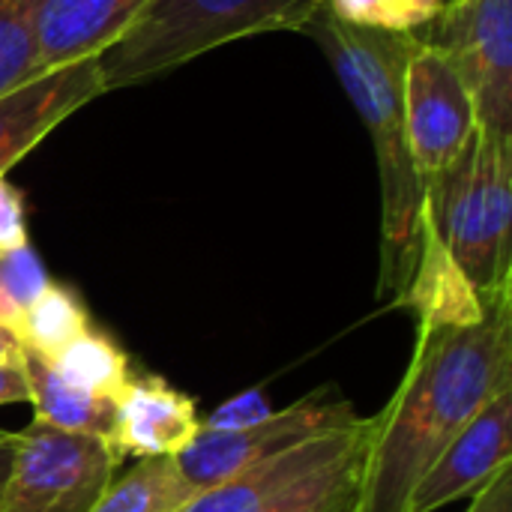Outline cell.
<instances>
[{
	"label": "cell",
	"mask_w": 512,
	"mask_h": 512,
	"mask_svg": "<svg viewBox=\"0 0 512 512\" xmlns=\"http://www.w3.org/2000/svg\"><path fill=\"white\" fill-rule=\"evenodd\" d=\"M468 512H512V465L474 495Z\"/></svg>",
	"instance_id": "25"
},
{
	"label": "cell",
	"mask_w": 512,
	"mask_h": 512,
	"mask_svg": "<svg viewBox=\"0 0 512 512\" xmlns=\"http://www.w3.org/2000/svg\"><path fill=\"white\" fill-rule=\"evenodd\" d=\"M396 306L414 309L417 330L432 327H471L483 318L486 300L447 252L441 237L435 234L426 210L420 222V252L414 273L396 300Z\"/></svg>",
	"instance_id": "14"
},
{
	"label": "cell",
	"mask_w": 512,
	"mask_h": 512,
	"mask_svg": "<svg viewBox=\"0 0 512 512\" xmlns=\"http://www.w3.org/2000/svg\"><path fill=\"white\" fill-rule=\"evenodd\" d=\"M102 75L93 60L42 72L0 96V174H9L39 141L90 99L102 96Z\"/></svg>",
	"instance_id": "10"
},
{
	"label": "cell",
	"mask_w": 512,
	"mask_h": 512,
	"mask_svg": "<svg viewBox=\"0 0 512 512\" xmlns=\"http://www.w3.org/2000/svg\"><path fill=\"white\" fill-rule=\"evenodd\" d=\"M420 36L465 78L480 129L512 138V0H450Z\"/></svg>",
	"instance_id": "6"
},
{
	"label": "cell",
	"mask_w": 512,
	"mask_h": 512,
	"mask_svg": "<svg viewBox=\"0 0 512 512\" xmlns=\"http://www.w3.org/2000/svg\"><path fill=\"white\" fill-rule=\"evenodd\" d=\"M201 420L195 402L162 378H132L117 402V432L114 447L120 459H159L177 456L198 435Z\"/></svg>",
	"instance_id": "12"
},
{
	"label": "cell",
	"mask_w": 512,
	"mask_h": 512,
	"mask_svg": "<svg viewBox=\"0 0 512 512\" xmlns=\"http://www.w3.org/2000/svg\"><path fill=\"white\" fill-rule=\"evenodd\" d=\"M483 300L486 312L471 327L417 330L399 390L372 417L357 512H408L423 474L512 384V294Z\"/></svg>",
	"instance_id": "1"
},
{
	"label": "cell",
	"mask_w": 512,
	"mask_h": 512,
	"mask_svg": "<svg viewBox=\"0 0 512 512\" xmlns=\"http://www.w3.org/2000/svg\"><path fill=\"white\" fill-rule=\"evenodd\" d=\"M123 459L114 447L33 420L15 432L0 512H90Z\"/></svg>",
	"instance_id": "5"
},
{
	"label": "cell",
	"mask_w": 512,
	"mask_h": 512,
	"mask_svg": "<svg viewBox=\"0 0 512 512\" xmlns=\"http://www.w3.org/2000/svg\"><path fill=\"white\" fill-rule=\"evenodd\" d=\"M195 495L174 456L138 459L135 468L105 486L90 512H180Z\"/></svg>",
	"instance_id": "17"
},
{
	"label": "cell",
	"mask_w": 512,
	"mask_h": 512,
	"mask_svg": "<svg viewBox=\"0 0 512 512\" xmlns=\"http://www.w3.org/2000/svg\"><path fill=\"white\" fill-rule=\"evenodd\" d=\"M512 459V384L498 390L477 417L450 441L411 492L408 512H435L477 495Z\"/></svg>",
	"instance_id": "9"
},
{
	"label": "cell",
	"mask_w": 512,
	"mask_h": 512,
	"mask_svg": "<svg viewBox=\"0 0 512 512\" xmlns=\"http://www.w3.org/2000/svg\"><path fill=\"white\" fill-rule=\"evenodd\" d=\"M30 243L27 240V213L21 192L0 174V255Z\"/></svg>",
	"instance_id": "24"
},
{
	"label": "cell",
	"mask_w": 512,
	"mask_h": 512,
	"mask_svg": "<svg viewBox=\"0 0 512 512\" xmlns=\"http://www.w3.org/2000/svg\"><path fill=\"white\" fill-rule=\"evenodd\" d=\"M366 435H369V420L360 417L348 429H336V432H327L321 438H312V441H306V444H300L282 456L249 465V468L225 477L222 483L201 489L180 512H252L264 498H270L282 486L294 483L306 471H312V468L336 459L339 453L351 450Z\"/></svg>",
	"instance_id": "13"
},
{
	"label": "cell",
	"mask_w": 512,
	"mask_h": 512,
	"mask_svg": "<svg viewBox=\"0 0 512 512\" xmlns=\"http://www.w3.org/2000/svg\"><path fill=\"white\" fill-rule=\"evenodd\" d=\"M423 210L480 297L512 294V138L477 129L465 153L426 180Z\"/></svg>",
	"instance_id": "4"
},
{
	"label": "cell",
	"mask_w": 512,
	"mask_h": 512,
	"mask_svg": "<svg viewBox=\"0 0 512 512\" xmlns=\"http://www.w3.org/2000/svg\"><path fill=\"white\" fill-rule=\"evenodd\" d=\"M21 369L27 378L30 405L36 411L33 420L54 426L60 432L87 435L108 447H114L117 432V402L90 396L78 387H72L42 354L21 348ZM117 450V447H114ZM120 456V453H117Z\"/></svg>",
	"instance_id": "15"
},
{
	"label": "cell",
	"mask_w": 512,
	"mask_h": 512,
	"mask_svg": "<svg viewBox=\"0 0 512 512\" xmlns=\"http://www.w3.org/2000/svg\"><path fill=\"white\" fill-rule=\"evenodd\" d=\"M369 432H372V417H369ZM366 447H369V435L351 450L339 453L336 459L282 486L252 512H357L360 489H363Z\"/></svg>",
	"instance_id": "16"
},
{
	"label": "cell",
	"mask_w": 512,
	"mask_h": 512,
	"mask_svg": "<svg viewBox=\"0 0 512 512\" xmlns=\"http://www.w3.org/2000/svg\"><path fill=\"white\" fill-rule=\"evenodd\" d=\"M42 0H0V96L36 78V9Z\"/></svg>",
	"instance_id": "21"
},
{
	"label": "cell",
	"mask_w": 512,
	"mask_h": 512,
	"mask_svg": "<svg viewBox=\"0 0 512 512\" xmlns=\"http://www.w3.org/2000/svg\"><path fill=\"white\" fill-rule=\"evenodd\" d=\"M150 0H42L36 9L33 72L99 57Z\"/></svg>",
	"instance_id": "11"
},
{
	"label": "cell",
	"mask_w": 512,
	"mask_h": 512,
	"mask_svg": "<svg viewBox=\"0 0 512 512\" xmlns=\"http://www.w3.org/2000/svg\"><path fill=\"white\" fill-rule=\"evenodd\" d=\"M447 3L450 0H324V9L348 27L420 36Z\"/></svg>",
	"instance_id": "20"
},
{
	"label": "cell",
	"mask_w": 512,
	"mask_h": 512,
	"mask_svg": "<svg viewBox=\"0 0 512 512\" xmlns=\"http://www.w3.org/2000/svg\"><path fill=\"white\" fill-rule=\"evenodd\" d=\"M51 366L78 390L99 396V399H111L120 402V396L126 393L132 372H129V357L123 354V348L108 339L99 330H87L78 339H72L54 360Z\"/></svg>",
	"instance_id": "18"
},
{
	"label": "cell",
	"mask_w": 512,
	"mask_h": 512,
	"mask_svg": "<svg viewBox=\"0 0 512 512\" xmlns=\"http://www.w3.org/2000/svg\"><path fill=\"white\" fill-rule=\"evenodd\" d=\"M90 330V315L81 303V297L63 285H48L21 318L18 339L24 348L42 354L45 360H54L72 339Z\"/></svg>",
	"instance_id": "19"
},
{
	"label": "cell",
	"mask_w": 512,
	"mask_h": 512,
	"mask_svg": "<svg viewBox=\"0 0 512 512\" xmlns=\"http://www.w3.org/2000/svg\"><path fill=\"white\" fill-rule=\"evenodd\" d=\"M21 318H24V312L12 303V297H9V294H6V288L0 285V324L18 336V330H21Z\"/></svg>",
	"instance_id": "28"
},
{
	"label": "cell",
	"mask_w": 512,
	"mask_h": 512,
	"mask_svg": "<svg viewBox=\"0 0 512 512\" xmlns=\"http://www.w3.org/2000/svg\"><path fill=\"white\" fill-rule=\"evenodd\" d=\"M21 339L12 333V330H6L3 324H0V366L3 363H15L18 357H21Z\"/></svg>",
	"instance_id": "29"
},
{
	"label": "cell",
	"mask_w": 512,
	"mask_h": 512,
	"mask_svg": "<svg viewBox=\"0 0 512 512\" xmlns=\"http://www.w3.org/2000/svg\"><path fill=\"white\" fill-rule=\"evenodd\" d=\"M402 105L408 147L423 180L456 162L480 129L477 105L465 78L447 51L426 39L405 63Z\"/></svg>",
	"instance_id": "8"
},
{
	"label": "cell",
	"mask_w": 512,
	"mask_h": 512,
	"mask_svg": "<svg viewBox=\"0 0 512 512\" xmlns=\"http://www.w3.org/2000/svg\"><path fill=\"white\" fill-rule=\"evenodd\" d=\"M12 459H15V432H0V501H3V489L12 471Z\"/></svg>",
	"instance_id": "27"
},
{
	"label": "cell",
	"mask_w": 512,
	"mask_h": 512,
	"mask_svg": "<svg viewBox=\"0 0 512 512\" xmlns=\"http://www.w3.org/2000/svg\"><path fill=\"white\" fill-rule=\"evenodd\" d=\"M357 420L360 417L354 414L351 402L327 399V393L315 390L297 405H288L285 411H273L264 423L249 426V429L216 432V429L201 426L198 435L189 441V447L177 453L174 459L183 477L195 486V492H201L249 465L282 456L327 432L348 429Z\"/></svg>",
	"instance_id": "7"
},
{
	"label": "cell",
	"mask_w": 512,
	"mask_h": 512,
	"mask_svg": "<svg viewBox=\"0 0 512 512\" xmlns=\"http://www.w3.org/2000/svg\"><path fill=\"white\" fill-rule=\"evenodd\" d=\"M324 0H150L96 57L105 93L165 75L219 45L303 30Z\"/></svg>",
	"instance_id": "3"
},
{
	"label": "cell",
	"mask_w": 512,
	"mask_h": 512,
	"mask_svg": "<svg viewBox=\"0 0 512 512\" xmlns=\"http://www.w3.org/2000/svg\"><path fill=\"white\" fill-rule=\"evenodd\" d=\"M0 285L6 288V294L12 297V303L21 312L51 285V279L30 243L0 255Z\"/></svg>",
	"instance_id": "22"
},
{
	"label": "cell",
	"mask_w": 512,
	"mask_h": 512,
	"mask_svg": "<svg viewBox=\"0 0 512 512\" xmlns=\"http://www.w3.org/2000/svg\"><path fill=\"white\" fill-rule=\"evenodd\" d=\"M270 414H273V408L267 405L261 390H246V393L234 396L231 402H225L222 408H216L201 426L216 429V432H237V429H249V426L264 423Z\"/></svg>",
	"instance_id": "23"
},
{
	"label": "cell",
	"mask_w": 512,
	"mask_h": 512,
	"mask_svg": "<svg viewBox=\"0 0 512 512\" xmlns=\"http://www.w3.org/2000/svg\"><path fill=\"white\" fill-rule=\"evenodd\" d=\"M12 402H30L27 378H24V369H21V357L15 363H3L0 366V405H12Z\"/></svg>",
	"instance_id": "26"
},
{
	"label": "cell",
	"mask_w": 512,
	"mask_h": 512,
	"mask_svg": "<svg viewBox=\"0 0 512 512\" xmlns=\"http://www.w3.org/2000/svg\"><path fill=\"white\" fill-rule=\"evenodd\" d=\"M312 36L327 54L342 90L357 108L372 135L381 198H384V240H381V294L402 297L420 252V222L426 204V180L414 165L405 135L402 78L405 63L423 42L417 33L360 30L336 21L327 9L312 15L300 30Z\"/></svg>",
	"instance_id": "2"
}]
</instances>
